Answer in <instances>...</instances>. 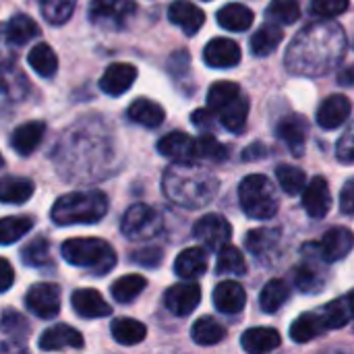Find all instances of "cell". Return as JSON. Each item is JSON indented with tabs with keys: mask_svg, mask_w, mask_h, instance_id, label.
<instances>
[{
	"mask_svg": "<svg viewBox=\"0 0 354 354\" xmlns=\"http://www.w3.org/2000/svg\"><path fill=\"white\" fill-rule=\"evenodd\" d=\"M239 201L243 212L253 220H270L278 214V193L263 174H249L239 185Z\"/></svg>",
	"mask_w": 354,
	"mask_h": 354,
	"instance_id": "5b68a950",
	"label": "cell"
},
{
	"mask_svg": "<svg viewBox=\"0 0 354 354\" xmlns=\"http://www.w3.org/2000/svg\"><path fill=\"white\" fill-rule=\"evenodd\" d=\"M33 228V218L29 216H8L0 218V245H12L23 239Z\"/></svg>",
	"mask_w": 354,
	"mask_h": 354,
	"instance_id": "74e56055",
	"label": "cell"
},
{
	"mask_svg": "<svg viewBox=\"0 0 354 354\" xmlns=\"http://www.w3.org/2000/svg\"><path fill=\"white\" fill-rule=\"evenodd\" d=\"M137 4L133 0H93L89 17L97 25L124 27L127 21L135 15Z\"/></svg>",
	"mask_w": 354,
	"mask_h": 354,
	"instance_id": "ba28073f",
	"label": "cell"
},
{
	"mask_svg": "<svg viewBox=\"0 0 354 354\" xmlns=\"http://www.w3.org/2000/svg\"><path fill=\"white\" fill-rule=\"evenodd\" d=\"M77 0H39L41 15L52 25H62L71 19Z\"/></svg>",
	"mask_w": 354,
	"mask_h": 354,
	"instance_id": "ee69618b",
	"label": "cell"
},
{
	"mask_svg": "<svg viewBox=\"0 0 354 354\" xmlns=\"http://www.w3.org/2000/svg\"><path fill=\"white\" fill-rule=\"evenodd\" d=\"M239 93H241V87L236 83H232V81H218L207 91V108L218 112L226 104H230Z\"/></svg>",
	"mask_w": 354,
	"mask_h": 354,
	"instance_id": "7bdbcfd3",
	"label": "cell"
},
{
	"mask_svg": "<svg viewBox=\"0 0 354 354\" xmlns=\"http://www.w3.org/2000/svg\"><path fill=\"white\" fill-rule=\"evenodd\" d=\"M303 207L315 220H322V218H326L330 214L332 193H330V185H328V180L324 176H313L309 180V185H305V189H303Z\"/></svg>",
	"mask_w": 354,
	"mask_h": 354,
	"instance_id": "7c38bea8",
	"label": "cell"
},
{
	"mask_svg": "<svg viewBox=\"0 0 354 354\" xmlns=\"http://www.w3.org/2000/svg\"><path fill=\"white\" fill-rule=\"evenodd\" d=\"M168 19L187 35H195L205 23V12L189 0H174L168 8Z\"/></svg>",
	"mask_w": 354,
	"mask_h": 354,
	"instance_id": "ffe728a7",
	"label": "cell"
},
{
	"mask_svg": "<svg viewBox=\"0 0 354 354\" xmlns=\"http://www.w3.org/2000/svg\"><path fill=\"white\" fill-rule=\"evenodd\" d=\"M216 17H218V23L228 31H245L253 25V19H255L253 10L239 2H230L222 6Z\"/></svg>",
	"mask_w": 354,
	"mask_h": 354,
	"instance_id": "83f0119b",
	"label": "cell"
},
{
	"mask_svg": "<svg viewBox=\"0 0 354 354\" xmlns=\"http://www.w3.org/2000/svg\"><path fill=\"white\" fill-rule=\"evenodd\" d=\"M216 270H218V274L243 276V274L247 272L245 255H243L236 247H232V245H224V247H220Z\"/></svg>",
	"mask_w": 354,
	"mask_h": 354,
	"instance_id": "ab89813d",
	"label": "cell"
},
{
	"mask_svg": "<svg viewBox=\"0 0 354 354\" xmlns=\"http://www.w3.org/2000/svg\"><path fill=\"white\" fill-rule=\"evenodd\" d=\"M280 241V230L278 228H257V230H251L247 234V249L253 253V255H266L270 253Z\"/></svg>",
	"mask_w": 354,
	"mask_h": 354,
	"instance_id": "60d3db41",
	"label": "cell"
},
{
	"mask_svg": "<svg viewBox=\"0 0 354 354\" xmlns=\"http://www.w3.org/2000/svg\"><path fill=\"white\" fill-rule=\"evenodd\" d=\"M295 282L297 286L303 290V292H317L319 286H322V278H319V272L313 268V266H299L297 272H295Z\"/></svg>",
	"mask_w": 354,
	"mask_h": 354,
	"instance_id": "f907efd6",
	"label": "cell"
},
{
	"mask_svg": "<svg viewBox=\"0 0 354 354\" xmlns=\"http://www.w3.org/2000/svg\"><path fill=\"white\" fill-rule=\"evenodd\" d=\"M112 338L122 344V346H135V344H141L147 336V328L137 322V319H131V317H118L112 322Z\"/></svg>",
	"mask_w": 354,
	"mask_h": 354,
	"instance_id": "f546056e",
	"label": "cell"
},
{
	"mask_svg": "<svg viewBox=\"0 0 354 354\" xmlns=\"http://www.w3.org/2000/svg\"><path fill=\"white\" fill-rule=\"evenodd\" d=\"M336 156L342 164H354V120L342 133V137L336 145Z\"/></svg>",
	"mask_w": 354,
	"mask_h": 354,
	"instance_id": "816d5d0a",
	"label": "cell"
},
{
	"mask_svg": "<svg viewBox=\"0 0 354 354\" xmlns=\"http://www.w3.org/2000/svg\"><path fill=\"white\" fill-rule=\"evenodd\" d=\"M162 189L172 203L187 209H199L214 201L220 180L214 172L195 162H174L164 172Z\"/></svg>",
	"mask_w": 354,
	"mask_h": 354,
	"instance_id": "7a4b0ae2",
	"label": "cell"
},
{
	"mask_svg": "<svg viewBox=\"0 0 354 354\" xmlns=\"http://www.w3.org/2000/svg\"><path fill=\"white\" fill-rule=\"evenodd\" d=\"M27 62L29 66L41 75V77H54L56 71H58V58H56V52L48 46V44H37L31 48L29 56H27Z\"/></svg>",
	"mask_w": 354,
	"mask_h": 354,
	"instance_id": "e575fe53",
	"label": "cell"
},
{
	"mask_svg": "<svg viewBox=\"0 0 354 354\" xmlns=\"http://www.w3.org/2000/svg\"><path fill=\"white\" fill-rule=\"evenodd\" d=\"M195 151L199 160L209 162H224L228 158V149L214 135H201L199 139H195Z\"/></svg>",
	"mask_w": 354,
	"mask_h": 354,
	"instance_id": "7dc6e473",
	"label": "cell"
},
{
	"mask_svg": "<svg viewBox=\"0 0 354 354\" xmlns=\"http://www.w3.org/2000/svg\"><path fill=\"white\" fill-rule=\"evenodd\" d=\"M278 137L286 143V147L301 158L307 145V137H309V124L301 114H288L280 120L278 124Z\"/></svg>",
	"mask_w": 354,
	"mask_h": 354,
	"instance_id": "ac0fdd59",
	"label": "cell"
},
{
	"mask_svg": "<svg viewBox=\"0 0 354 354\" xmlns=\"http://www.w3.org/2000/svg\"><path fill=\"white\" fill-rule=\"evenodd\" d=\"M266 15L278 25H290L301 19V6L297 0H272Z\"/></svg>",
	"mask_w": 354,
	"mask_h": 354,
	"instance_id": "f6af8a7d",
	"label": "cell"
},
{
	"mask_svg": "<svg viewBox=\"0 0 354 354\" xmlns=\"http://www.w3.org/2000/svg\"><path fill=\"white\" fill-rule=\"evenodd\" d=\"M276 178L282 187L284 193L288 195H299L303 193L305 185H307V174L297 168V166H290V164H280L276 168Z\"/></svg>",
	"mask_w": 354,
	"mask_h": 354,
	"instance_id": "b9f144b4",
	"label": "cell"
},
{
	"mask_svg": "<svg viewBox=\"0 0 354 354\" xmlns=\"http://www.w3.org/2000/svg\"><path fill=\"white\" fill-rule=\"evenodd\" d=\"M322 332H326L324 322L319 317V313H303L297 317V322L290 326V338L299 344L311 342L313 338H317Z\"/></svg>",
	"mask_w": 354,
	"mask_h": 354,
	"instance_id": "1f68e13d",
	"label": "cell"
},
{
	"mask_svg": "<svg viewBox=\"0 0 354 354\" xmlns=\"http://www.w3.org/2000/svg\"><path fill=\"white\" fill-rule=\"evenodd\" d=\"M340 83L342 85H353L354 83V66L348 68L346 73H340Z\"/></svg>",
	"mask_w": 354,
	"mask_h": 354,
	"instance_id": "91938a15",
	"label": "cell"
},
{
	"mask_svg": "<svg viewBox=\"0 0 354 354\" xmlns=\"http://www.w3.org/2000/svg\"><path fill=\"white\" fill-rule=\"evenodd\" d=\"M340 209L346 216H354V176L344 183L340 191Z\"/></svg>",
	"mask_w": 354,
	"mask_h": 354,
	"instance_id": "9f6ffc18",
	"label": "cell"
},
{
	"mask_svg": "<svg viewBox=\"0 0 354 354\" xmlns=\"http://www.w3.org/2000/svg\"><path fill=\"white\" fill-rule=\"evenodd\" d=\"M62 257L66 263L91 270L97 276H106L116 266L114 249L106 241L93 239V236L68 239L62 245Z\"/></svg>",
	"mask_w": 354,
	"mask_h": 354,
	"instance_id": "277c9868",
	"label": "cell"
},
{
	"mask_svg": "<svg viewBox=\"0 0 354 354\" xmlns=\"http://www.w3.org/2000/svg\"><path fill=\"white\" fill-rule=\"evenodd\" d=\"M158 151L172 162H195V139L183 131H172L158 141Z\"/></svg>",
	"mask_w": 354,
	"mask_h": 354,
	"instance_id": "2e32d148",
	"label": "cell"
},
{
	"mask_svg": "<svg viewBox=\"0 0 354 354\" xmlns=\"http://www.w3.org/2000/svg\"><path fill=\"white\" fill-rule=\"evenodd\" d=\"M15 62V44L8 39L6 33V23L0 25V64Z\"/></svg>",
	"mask_w": 354,
	"mask_h": 354,
	"instance_id": "11a10c76",
	"label": "cell"
},
{
	"mask_svg": "<svg viewBox=\"0 0 354 354\" xmlns=\"http://www.w3.org/2000/svg\"><path fill=\"white\" fill-rule=\"evenodd\" d=\"M71 305L79 317L85 319H100L108 317L112 313V307L106 303V299L93 290V288H79L71 295Z\"/></svg>",
	"mask_w": 354,
	"mask_h": 354,
	"instance_id": "e0dca14e",
	"label": "cell"
},
{
	"mask_svg": "<svg viewBox=\"0 0 354 354\" xmlns=\"http://www.w3.org/2000/svg\"><path fill=\"white\" fill-rule=\"evenodd\" d=\"M21 259L25 266H31V268H41L50 261V243L48 239L39 236V239H33L29 245L23 247L21 251Z\"/></svg>",
	"mask_w": 354,
	"mask_h": 354,
	"instance_id": "bcb514c9",
	"label": "cell"
},
{
	"mask_svg": "<svg viewBox=\"0 0 354 354\" xmlns=\"http://www.w3.org/2000/svg\"><path fill=\"white\" fill-rule=\"evenodd\" d=\"M25 307L39 319H54L60 311V288L56 284H33L25 295Z\"/></svg>",
	"mask_w": 354,
	"mask_h": 354,
	"instance_id": "52a82bcc",
	"label": "cell"
},
{
	"mask_svg": "<svg viewBox=\"0 0 354 354\" xmlns=\"http://www.w3.org/2000/svg\"><path fill=\"white\" fill-rule=\"evenodd\" d=\"M344 50L346 35L340 25L313 23L292 39L286 52V68L303 77H322L340 64Z\"/></svg>",
	"mask_w": 354,
	"mask_h": 354,
	"instance_id": "6da1fadb",
	"label": "cell"
},
{
	"mask_svg": "<svg viewBox=\"0 0 354 354\" xmlns=\"http://www.w3.org/2000/svg\"><path fill=\"white\" fill-rule=\"evenodd\" d=\"M120 230L129 241L153 239L162 230V216L153 207L137 203L124 212L122 222H120Z\"/></svg>",
	"mask_w": 354,
	"mask_h": 354,
	"instance_id": "8992f818",
	"label": "cell"
},
{
	"mask_svg": "<svg viewBox=\"0 0 354 354\" xmlns=\"http://www.w3.org/2000/svg\"><path fill=\"white\" fill-rule=\"evenodd\" d=\"M354 249V232L344 226H334L330 228L322 241H319V253L326 263H336L342 261L351 255Z\"/></svg>",
	"mask_w": 354,
	"mask_h": 354,
	"instance_id": "8fae6325",
	"label": "cell"
},
{
	"mask_svg": "<svg viewBox=\"0 0 354 354\" xmlns=\"http://www.w3.org/2000/svg\"><path fill=\"white\" fill-rule=\"evenodd\" d=\"M351 0H311V12L319 19H336L348 10Z\"/></svg>",
	"mask_w": 354,
	"mask_h": 354,
	"instance_id": "c3c4849f",
	"label": "cell"
},
{
	"mask_svg": "<svg viewBox=\"0 0 354 354\" xmlns=\"http://www.w3.org/2000/svg\"><path fill=\"white\" fill-rule=\"evenodd\" d=\"M129 118L145 129H156L164 122L166 112L164 108L147 97H137L131 106H129Z\"/></svg>",
	"mask_w": 354,
	"mask_h": 354,
	"instance_id": "cb8c5ba5",
	"label": "cell"
},
{
	"mask_svg": "<svg viewBox=\"0 0 354 354\" xmlns=\"http://www.w3.org/2000/svg\"><path fill=\"white\" fill-rule=\"evenodd\" d=\"M201 303V288L195 282H183L174 284L166 290L164 295V305L166 309L176 315V317H187L191 315L197 305Z\"/></svg>",
	"mask_w": 354,
	"mask_h": 354,
	"instance_id": "30bf717a",
	"label": "cell"
},
{
	"mask_svg": "<svg viewBox=\"0 0 354 354\" xmlns=\"http://www.w3.org/2000/svg\"><path fill=\"white\" fill-rule=\"evenodd\" d=\"M29 91V83L25 75L19 71L15 62L0 64V93L8 100H23Z\"/></svg>",
	"mask_w": 354,
	"mask_h": 354,
	"instance_id": "4316f807",
	"label": "cell"
},
{
	"mask_svg": "<svg viewBox=\"0 0 354 354\" xmlns=\"http://www.w3.org/2000/svg\"><path fill=\"white\" fill-rule=\"evenodd\" d=\"M6 33H8V39L15 44V46H23L27 44L29 39L37 37L39 35V27L37 23L25 15V12H17L8 23H6Z\"/></svg>",
	"mask_w": 354,
	"mask_h": 354,
	"instance_id": "836d02e7",
	"label": "cell"
},
{
	"mask_svg": "<svg viewBox=\"0 0 354 354\" xmlns=\"http://www.w3.org/2000/svg\"><path fill=\"white\" fill-rule=\"evenodd\" d=\"M220 116V122L230 133H241L247 124L249 116V97L245 93H239L230 104H226L222 110L216 112Z\"/></svg>",
	"mask_w": 354,
	"mask_h": 354,
	"instance_id": "484cf974",
	"label": "cell"
},
{
	"mask_svg": "<svg viewBox=\"0 0 354 354\" xmlns=\"http://www.w3.org/2000/svg\"><path fill=\"white\" fill-rule=\"evenodd\" d=\"M263 153H266V149H263V145H251L243 156H245V160L249 162V160H255V158H263Z\"/></svg>",
	"mask_w": 354,
	"mask_h": 354,
	"instance_id": "680465c9",
	"label": "cell"
},
{
	"mask_svg": "<svg viewBox=\"0 0 354 354\" xmlns=\"http://www.w3.org/2000/svg\"><path fill=\"white\" fill-rule=\"evenodd\" d=\"M288 295H290V288L284 280H270L259 295L261 311L263 313H276L286 303Z\"/></svg>",
	"mask_w": 354,
	"mask_h": 354,
	"instance_id": "8d00e7d4",
	"label": "cell"
},
{
	"mask_svg": "<svg viewBox=\"0 0 354 354\" xmlns=\"http://www.w3.org/2000/svg\"><path fill=\"white\" fill-rule=\"evenodd\" d=\"M322 322H324V328L326 330H338V328H344L353 313H351V307H348V301L346 299H340V301H332L328 303L324 309L317 311Z\"/></svg>",
	"mask_w": 354,
	"mask_h": 354,
	"instance_id": "f35d334b",
	"label": "cell"
},
{
	"mask_svg": "<svg viewBox=\"0 0 354 354\" xmlns=\"http://www.w3.org/2000/svg\"><path fill=\"white\" fill-rule=\"evenodd\" d=\"M195 239H199L207 249H220L230 243L232 226L230 222L220 214H207L199 218L193 226Z\"/></svg>",
	"mask_w": 354,
	"mask_h": 354,
	"instance_id": "9c48e42d",
	"label": "cell"
},
{
	"mask_svg": "<svg viewBox=\"0 0 354 354\" xmlns=\"http://www.w3.org/2000/svg\"><path fill=\"white\" fill-rule=\"evenodd\" d=\"M284 39V31L278 23H266L261 29H257V33L251 37V52L259 58L270 56L280 41Z\"/></svg>",
	"mask_w": 354,
	"mask_h": 354,
	"instance_id": "4dcf8cb0",
	"label": "cell"
},
{
	"mask_svg": "<svg viewBox=\"0 0 354 354\" xmlns=\"http://www.w3.org/2000/svg\"><path fill=\"white\" fill-rule=\"evenodd\" d=\"M203 60L212 68H232L241 62V46L228 37H214L203 50Z\"/></svg>",
	"mask_w": 354,
	"mask_h": 354,
	"instance_id": "4fadbf2b",
	"label": "cell"
},
{
	"mask_svg": "<svg viewBox=\"0 0 354 354\" xmlns=\"http://www.w3.org/2000/svg\"><path fill=\"white\" fill-rule=\"evenodd\" d=\"M207 272V253L199 247L185 249L174 261V274L183 280L201 278Z\"/></svg>",
	"mask_w": 354,
	"mask_h": 354,
	"instance_id": "603a6c76",
	"label": "cell"
},
{
	"mask_svg": "<svg viewBox=\"0 0 354 354\" xmlns=\"http://www.w3.org/2000/svg\"><path fill=\"white\" fill-rule=\"evenodd\" d=\"M147 286V280L139 274H129V276H122L118 278L114 284H112V297L116 303L120 305H127L131 301H135Z\"/></svg>",
	"mask_w": 354,
	"mask_h": 354,
	"instance_id": "d590c367",
	"label": "cell"
},
{
	"mask_svg": "<svg viewBox=\"0 0 354 354\" xmlns=\"http://www.w3.org/2000/svg\"><path fill=\"white\" fill-rule=\"evenodd\" d=\"M4 166V160H2V156H0V168Z\"/></svg>",
	"mask_w": 354,
	"mask_h": 354,
	"instance_id": "6125c7cd",
	"label": "cell"
},
{
	"mask_svg": "<svg viewBox=\"0 0 354 354\" xmlns=\"http://www.w3.org/2000/svg\"><path fill=\"white\" fill-rule=\"evenodd\" d=\"M37 346L46 353L50 351H62V348H83L85 346V340L83 336L71 328V326H64V324H58V326H52L50 330H46L37 342Z\"/></svg>",
	"mask_w": 354,
	"mask_h": 354,
	"instance_id": "d6986e66",
	"label": "cell"
},
{
	"mask_svg": "<svg viewBox=\"0 0 354 354\" xmlns=\"http://www.w3.org/2000/svg\"><path fill=\"white\" fill-rule=\"evenodd\" d=\"M108 214V197L102 191H75L56 199L50 216L56 226L95 224Z\"/></svg>",
	"mask_w": 354,
	"mask_h": 354,
	"instance_id": "3957f363",
	"label": "cell"
},
{
	"mask_svg": "<svg viewBox=\"0 0 354 354\" xmlns=\"http://www.w3.org/2000/svg\"><path fill=\"white\" fill-rule=\"evenodd\" d=\"M346 301H348V307H351V313H353V317H354V290L346 297Z\"/></svg>",
	"mask_w": 354,
	"mask_h": 354,
	"instance_id": "94428289",
	"label": "cell"
},
{
	"mask_svg": "<svg viewBox=\"0 0 354 354\" xmlns=\"http://www.w3.org/2000/svg\"><path fill=\"white\" fill-rule=\"evenodd\" d=\"M137 81V68L129 62H114L110 64L102 79H100V89L106 93V95H122L131 89V85Z\"/></svg>",
	"mask_w": 354,
	"mask_h": 354,
	"instance_id": "5bb4252c",
	"label": "cell"
},
{
	"mask_svg": "<svg viewBox=\"0 0 354 354\" xmlns=\"http://www.w3.org/2000/svg\"><path fill=\"white\" fill-rule=\"evenodd\" d=\"M191 338L199 346H214L226 338V330L214 317H201L193 324Z\"/></svg>",
	"mask_w": 354,
	"mask_h": 354,
	"instance_id": "d6a6232c",
	"label": "cell"
},
{
	"mask_svg": "<svg viewBox=\"0 0 354 354\" xmlns=\"http://www.w3.org/2000/svg\"><path fill=\"white\" fill-rule=\"evenodd\" d=\"M351 112H353L351 100L342 93H334L322 102L317 110V124L326 131H334L351 118Z\"/></svg>",
	"mask_w": 354,
	"mask_h": 354,
	"instance_id": "9a60e30c",
	"label": "cell"
},
{
	"mask_svg": "<svg viewBox=\"0 0 354 354\" xmlns=\"http://www.w3.org/2000/svg\"><path fill=\"white\" fill-rule=\"evenodd\" d=\"M245 303H247V292L239 282L226 280L220 282L214 290V305L220 313L236 315L245 309Z\"/></svg>",
	"mask_w": 354,
	"mask_h": 354,
	"instance_id": "44dd1931",
	"label": "cell"
},
{
	"mask_svg": "<svg viewBox=\"0 0 354 354\" xmlns=\"http://www.w3.org/2000/svg\"><path fill=\"white\" fill-rule=\"evenodd\" d=\"M44 135H46V124L39 120H29V122L15 129L10 145L19 156H29L39 147Z\"/></svg>",
	"mask_w": 354,
	"mask_h": 354,
	"instance_id": "7402d4cb",
	"label": "cell"
},
{
	"mask_svg": "<svg viewBox=\"0 0 354 354\" xmlns=\"http://www.w3.org/2000/svg\"><path fill=\"white\" fill-rule=\"evenodd\" d=\"M131 259H133L135 263L143 266V268H156V266H160V261H162V249H158V247H147V249L135 251Z\"/></svg>",
	"mask_w": 354,
	"mask_h": 354,
	"instance_id": "f5cc1de1",
	"label": "cell"
},
{
	"mask_svg": "<svg viewBox=\"0 0 354 354\" xmlns=\"http://www.w3.org/2000/svg\"><path fill=\"white\" fill-rule=\"evenodd\" d=\"M280 334L272 328H253L247 330L241 338L243 348L249 354H263L272 353L280 346Z\"/></svg>",
	"mask_w": 354,
	"mask_h": 354,
	"instance_id": "d4e9b609",
	"label": "cell"
},
{
	"mask_svg": "<svg viewBox=\"0 0 354 354\" xmlns=\"http://www.w3.org/2000/svg\"><path fill=\"white\" fill-rule=\"evenodd\" d=\"M193 124L201 131H212L216 127V112L209 110V108H201V110H195L193 116H191Z\"/></svg>",
	"mask_w": 354,
	"mask_h": 354,
	"instance_id": "db71d44e",
	"label": "cell"
},
{
	"mask_svg": "<svg viewBox=\"0 0 354 354\" xmlns=\"http://www.w3.org/2000/svg\"><path fill=\"white\" fill-rule=\"evenodd\" d=\"M33 183L23 176H0V203H25L33 195Z\"/></svg>",
	"mask_w": 354,
	"mask_h": 354,
	"instance_id": "f1b7e54d",
	"label": "cell"
},
{
	"mask_svg": "<svg viewBox=\"0 0 354 354\" xmlns=\"http://www.w3.org/2000/svg\"><path fill=\"white\" fill-rule=\"evenodd\" d=\"M15 282V272H12V266L0 257V292H6Z\"/></svg>",
	"mask_w": 354,
	"mask_h": 354,
	"instance_id": "6f0895ef",
	"label": "cell"
},
{
	"mask_svg": "<svg viewBox=\"0 0 354 354\" xmlns=\"http://www.w3.org/2000/svg\"><path fill=\"white\" fill-rule=\"evenodd\" d=\"M0 330L6 334V336H12V338H23L29 330L25 317L17 311H4L2 317H0Z\"/></svg>",
	"mask_w": 354,
	"mask_h": 354,
	"instance_id": "681fc988",
	"label": "cell"
}]
</instances>
